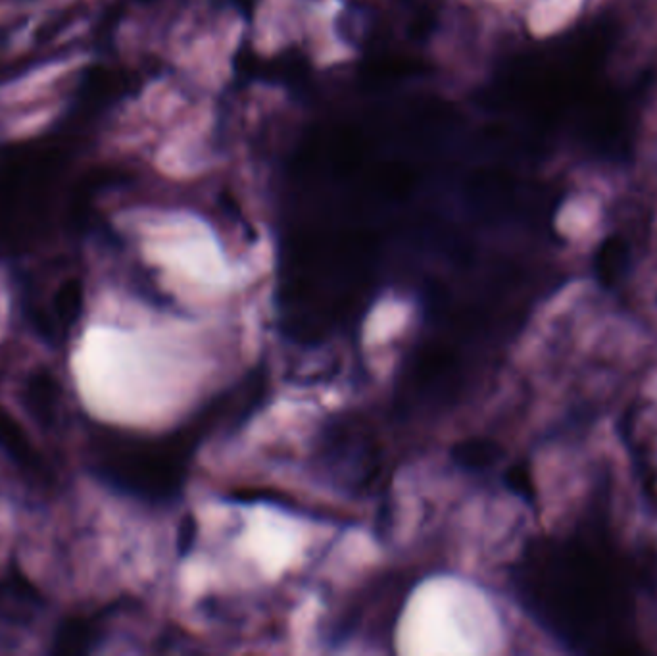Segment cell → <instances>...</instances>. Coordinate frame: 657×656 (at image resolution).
<instances>
[{"mask_svg":"<svg viewBox=\"0 0 657 656\" xmlns=\"http://www.w3.org/2000/svg\"><path fill=\"white\" fill-rule=\"evenodd\" d=\"M629 264H631L629 243L619 235H611L606 241L600 243V247L596 251L594 274L602 287L613 289L627 276Z\"/></svg>","mask_w":657,"mask_h":656,"instance_id":"cell-4","label":"cell"},{"mask_svg":"<svg viewBox=\"0 0 657 656\" xmlns=\"http://www.w3.org/2000/svg\"><path fill=\"white\" fill-rule=\"evenodd\" d=\"M421 72V64L412 58L404 56H390L371 62L365 68V76L377 81H389V79H400V77L414 76Z\"/></svg>","mask_w":657,"mask_h":656,"instance_id":"cell-6","label":"cell"},{"mask_svg":"<svg viewBox=\"0 0 657 656\" xmlns=\"http://www.w3.org/2000/svg\"><path fill=\"white\" fill-rule=\"evenodd\" d=\"M500 455H502V451H500L498 443L492 439H483V437L465 439L452 449L454 462L467 472H485L498 462Z\"/></svg>","mask_w":657,"mask_h":656,"instance_id":"cell-5","label":"cell"},{"mask_svg":"<svg viewBox=\"0 0 657 656\" xmlns=\"http://www.w3.org/2000/svg\"><path fill=\"white\" fill-rule=\"evenodd\" d=\"M129 85L131 77L122 68L95 66L81 79L77 97L85 110H98L125 95Z\"/></svg>","mask_w":657,"mask_h":656,"instance_id":"cell-3","label":"cell"},{"mask_svg":"<svg viewBox=\"0 0 657 656\" xmlns=\"http://www.w3.org/2000/svg\"><path fill=\"white\" fill-rule=\"evenodd\" d=\"M536 622L579 653L636 649L629 572L596 533L533 541L513 572Z\"/></svg>","mask_w":657,"mask_h":656,"instance_id":"cell-1","label":"cell"},{"mask_svg":"<svg viewBox=\"0 0 657 656\" xmlns=\"http://www.w3.org/2000/svg\"><path fill=\"white\" fill-rule=\"evenodd\" d=\"M506 483L513 493H517L519 497L533 501L535 499V483H533V476L525 466H513L506 474Z\"/></svg>","mask_w":657,"mask_h":656,"instance_id":"cell-7","label":"cell"},{"mask_svg":"<svg viewBox=\"0 0 657 656\" xmlns=\"http://www.w3.org/2000/svg\"><path fill=\"white\" fill-rule=\"evenodd\" d=\"M319 456L333 480L356 491L369 489L383 470L373 431L352 416H342L325 428Z\"/></svg>","mask_w":657,"mask_h":656,"instance_id":"cell-2","label":"cell"}]
</instances>
